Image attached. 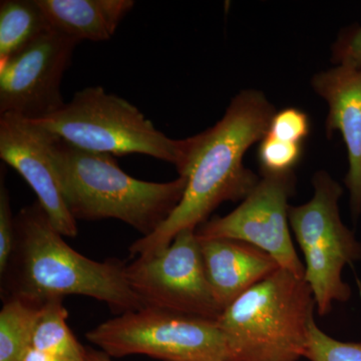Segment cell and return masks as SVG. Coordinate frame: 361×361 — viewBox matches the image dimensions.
<instances>
[{
    "instance_id": "cell-1",
    "label": "cell",
    "mask_w": 361,
    "mask_h": 361,
    "mask_svg": "<svg viewBox=\"0 0 361 361\" xmlns=\"http://www.w3.org/2000/svg\"><path fill=\"white\" fill-rule=\"evenodd\" d=\"M274 106L258 90H247L232 99L214 127L194 135L184 174L187 187L179 205L151 235L130 247L135 258L166 248L184 230H196L224 202L244 200L258 184V176L243 164L252 145L267 134Z\"/></svg>"
},
{
    "instance_id": "cell-2",
    "label": "cell",
    "mask_w": 361,
    "mask_h": 361,
    "mask_svg": "<svg viewBox=\"0 0 361 361\" xmlns=\"http://www.w3.org/2000/svg\"><path fill=\"white\" fill-rule=\"evenodd\" d=\"M125 266L118 260H92L73 250L37 202L16 217V246L4 278L8 298L42 304L87 296L122 314L145 307L128 284Z\"/></svg>"
},
{
    "instance_id": "cell-3",
    "label": "cell",
    "mask_w": 361,
    "mask_h": 361,
    "mask_svg": "<svg viewBox=\"0 0 361 361\" xmlns=\"http://www.w3.org/2000/svg\"><path fill=\"white\" fill-rule=\"evenodd\" d=\"M52 158L75 221L116 219L142 237L156 231L179 205L187 178L147 182L123 172L114 156L75 148L54 137Z\"/></svg>"
},
{
    "instance_id": "cell-4",
    "label": "cell",
    "mask_w": 361,
    "mask_h": 361,
    "mask_svg": "<svg viewBox=\"0 0 361 361\" xmlns=\"http://www.w3.org/2000/svg\"><path fill=\"white\" fill-rule=\"evenodd\" d=\"M315 306L305 279L279 268L223 310L217 323L226 361L304 357Z\"/></svg>"
},
{
    "instance_id": "cell-5",
    "label": "cell",
    "mask_w": 361,
    "mask_h": 361,
    "mask_svg": "<svg viewBox=\"0 0 361 361\" xmlns=\"http://www.w3.org/2000/svg\"><path fill=\"white\" fill-rule=\"evenodd\" d=\"M33 122L75 148L111 156L153 157L174 165L180 176L193 146V137L171 139L137 106L99 85L75 92L63 109Z\"/></svg>"
},
{
    "instance_id": "cell-6",
    "label": "cell",
    "mask_w": 361,
    "mask_h": 361,
    "mask_svg": "<svg viewBox=\"0 0 361 361\" xmlns=\"http://www.w3.org/2000/svg\"><path fill=\"white\" fill-rule=\"evenodd\" d=\"M314 195L307 203L289 207V224L305 260L304 279L314 295L319 315L329 314L334 302H346L350 286L344 268L361 260V242L342 222L338 202L343 190L331 176H313Z\"/></svg>"
},
{
    "instance_id": "cell-7",
    "label": "cell",
    "mask_w": 361,
    "mask_h": 361,
    "mask_svg": "<svg viewBox=\"0 0 361 361\" xmlns=\"http://www.w3.org/2000/svg\"><path fill=\"white\" fill-rule=\"evenodd\" d=\"M111 357L142 355L161 361H226L217 322L142 307L118 314L87 334Z\"/></svg>"
},
{
    "instance_id": "cell-8",
    "label": "cell",
    "mask_w": 361,
    "mask_h": 361,
    "mask_svg": "<svg viewBox=\"0 0 361 361\" xmlns=\"http://www.w3.org/2000/svg\"><path fill=\"white\" fill-rule=\"evenodd\" d=\"M125 276L145 307L217 322L223 310L207 279L196 230L125 266Z\"/></svg>"
},
{
    "instance_id": "cell-9",
    "label": "cell",
    "mask_w": 361,
    "mask_h": 361,
    "mask_svg": "<svg viewBox=\"0 0 361 361\" xmlns=\"http://www.w3.org/2000/svg\"><path fill=\"white\" fill-rule=\"evenodd\" d=\"M294 173L263 175L235 210L214 217L197 228L200 240H238L269 254L280 268L304 278L305 267L290 234L288 201L295 191Z\"/></svg>"
},
{
    "instance_id": "cell-10",
    "label": "cell",
    "mask_w": 361,
    "mask_h": 361,
    "mask_svg": "<svg viewBox=\"0 0 361 361\" xmlns=\"http://www.w3.org/2000/svg\"><path fill=\"white\" fill-rule=\"evenodd\" d=\"M78 44L51 30L0 61V115L39 121L63 109L61 82Z\"/></svg>"
},
{
    "instance_id": "cell-11",
    "label": "cell",
    "mask_w": 361,
    "mask_h": 361,
    "mask_svg": "<svg viewBox=\"0 0 361 361\" xmlns=\"http://www.w3.org/2000/svg\"><path fill=\"white\" fill-rule=\"evenodd\" d=\"M54 135L20 116L0 115V159L18 171L37 197L54 227L75 238L77 221L66 206L54 158Z\"/></svg>"
},
{
    "instance_id": "cell-12",
    "label": "cell",
    "mask_w": 361,
    "mask_h": 361,
    "mask_svg": "<svg viewBox=\"0 0 361 361\" xmlns=\"http://www.w3.org/2000/svg\"><path fill=\"white\" fill-rule=\"evenodd\" d=\"M315 92L329 106L327 135L341 132L348 153L345 185L351 214L361 215V68L337 66L312 78Z\"/></svg>"
},
{
    "instance_id": "cell-13",
    "label": "cell",
    "mask_w": 361,
    "mask_h": 361,
    "mask_svg": "<svg viewBox=\"0 0 361 361\" xmlns=\"http://www.w3.org/2000/svg\"><path fill=\"white\" fill-rule=\"evenodd\" d=\"M199 241L207 279L222 310L280 268L269 254L245 242L227 238Z\"/></svg>"
},
{
    "instance_id": "cell-14",
    "label": "cell",
    "mask_w": 361,
    "mask_h": 361,
    "mask_svg": "<svg viewBox=\"0 0 361 361\" xmlns=\"http://www.w3.org/2000/svg\"><path fill=\"white\" fill-rule=\"evenodd\" d=\"M52 30L78 42H104L135 6L133 0H37Z\"/></svg>"
},
{
    "instance_id": "cell-15",
    "label": "cell",
    "mask_w": 361,
    "mask_h": 361,
    "mask_svg": "<svg viewBox=\"0 0 361 361\" xmlns=\"http://www.w3.org/2000/svg\"><path fill=\"white\" fill-rule=\"evenodd\" d=\"M51 30L37 0H2L0 61L16 56Z\"/></svg>"
},
{
    "instance_id": "cell-16",
    "label": "cell",
    "mask_w": 361,
    "mask_h": 361,
    "mask_svg": "<svg viewBox=\"0 0 361 361\" xmlns=\"http://www.w3.org/2000/svg\"><path fill=\"white\" fill-rule=\"evenodd\" d=\"M63 300L51 299L40 304L28 346L49 355L85 361L87 348L78 342L68 326V313Z\"/></svg>"
},
{
    "instance_id": "cell-17",
    "label": "cell",
    "mask_w": 361,
    "mask_h": 361,
    "mask_svg": "<svg viewBox=\"0 0 361 361\" xmlns=\"http://www.w3.org/2000/svg\"><path fill=\"white\" fill-rule=\"evenodd\" d=\"M40 304L8 298L0 311V361H21Z\"/></svg>"
},
{
    "instance_id": "cell-18",
    "label": "cell",
    "mask_w": 361,
    "mask_h": 361,
    "mask_svg": "<svg viewBox=\"0 0 361 361\" xmlns=\"http://www.w3.org/2000/svg\"><path fill=\"white\" fill-rule=\"evenodd\" d=\"M303 156V145L281 141L266 134L258 148V161L263 175L293 173Z\"/></svg>"
},
{
    "instance_id": "cell-19",
    "label": "cell",
    "mask_w": 361,
    "mask_h": 361,
    "mask_svg": "<svg viewBox=\"0 0 361 361\" xmlns=\"http://www.w3.org/2000/svg\"><path fill=\"white\" fill-rule=\"evenodd\" d=\"M304 357L310 361H361V341L345 342L332 338L310 323Z\"/></svg>"
},
{
    "instance_id": "cell-20",
    "label": "cell",
    "mask_w": 361,
    "mask_h": 361,
    "mask_svg": "<svg viewBox=\"0 0 361 361\" xmlns=\"http://www.w3.org/2000/svg\"><path fill=\"white\" fill-rule=\"evenodd\" d=\"M310 116L296 108H287L275 113L267 134L281 141L303 144L310 133Z\"/></svg>"
},
{
    "instance_id": "cell-21",
    "label": "cell",
    "mask_w": 361,
    "mask_h": 361,
    "mask_svg": "<svg viewBox=\"0 0 361 361\" xmlns=\"http://www.w3.org/2000/svg\"><path fill=\"white\" fill-rule=\"evenodd\" d=\"M1 170L0 180V274H6L16 246V218L11 211L9 194Z\"/></svg>"
},
{
    "instance_id": "cell-22",
    "label": "cell",
    "mask_w": 361,
    "mask_h": 361,
    "mask_svg": "<svg viewBox=\"0 0 361 361\" xmlns=\"http://www.w3.org/2000/svg\"><path fill=\"white\" fill-rule=\"evenodd\" d=\"M332 61L337 66L361 68V26L339 37L332 49Z\"/></svg>"
},
{
    "instance_id": "cell-23",
    "label": "cell",
    "mask_w": 361,
    "mask_h": 361,
    "mask_svg": "<svg viewBox=\"0 0 361 361\" xmlns=\"http://www.w3.org/2000/svg\"><path fill=\"white\" fill-rule=\"evenodd\" d=\"M21 361H77L68 360V358L61 357V356L49 355V353H42L28 346L26 349L25 355Z\"/></svg>"
},
{
    "instance_id": "cell-24",
    "label": "cell",
    "mask_w": 361,
    "mask_h": 361,
    "mask_svg": "<svg viewBox=\"0 0 361 361\" xmlns=\"http://www.w3.org/2000/svg\"><path fill=\"white\" fill-rule=\"evenodd\" d=\"M85 361H113L111 356L106 355V353L102 350H97L87 348V358Z\"/></svg>"
}]
</instances>
